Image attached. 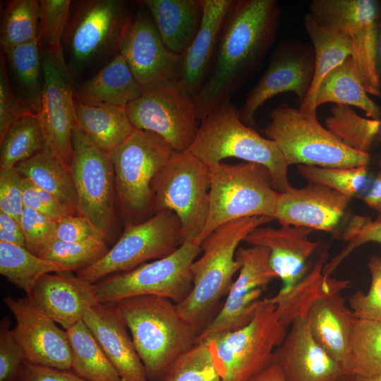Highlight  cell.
Segmentation results:
<instances>
[{
	"label": "cell",
	"mask_w": 381,
	"mask_h": 381,
	"mask_svg": "<svg viewBox=\"0 0 381 381\" xmlns=\"http://www.w3.org/2000/svg\"><path fill=\"white\" fill-rule=\"evenodd\" d=\"M281 12L275 0H234L222 29L211 72L193 98L199 121L231 102L260 68L276 40Z\"/></svg>",
	"instance_id": "cell-1"
},
{
	"label": "cell",
	"mask_w": 381,
	"mask_h": 381,
	"mask_svg": "<svg viewBox=\"0 0 381 381\" xmlns=\"http://www.w3.org/2000/svg\"><path fill=\"white\" fill-rule=\"evenodd\" d=\"M267 217H250L219 226L200 243L202 255L191 266L193 286L187 297L176 304L181 315L200 333L214 318L222 297L226 296L239 272L236 258L239 243L258 226L272 221Z\"/></svg>",
	"instance_id": "cell-2"
},
{
	"label": "cell",
	"mask_w": 381,
	"mask_h": 381,
	"mask_svg": "<svg viewBox=\"0 0 381 381\" xmlns=\"http://www.w3.org/2000/svg\"><path fill=\"white\" fill-rule=\"evenodd\" d=\"M127 325L149 381H159L172 363L193 344L198 331L179 313L176 303L157 296L114 302Z\"/></svg>",
	"instance_id": "cell-3"
},
{
	"label": "cell",
	"mask_w": 381,
	"mask_h": 381,
	"mask_svg": "<svg viewBox=\"0 0 381 381\" xmlns=\"http://www.w3.org/2000/svg\"><path fill=\"white\" fill-rule=\"evenodd\" d=\"M200 121L188 150L208 167L226 158H237L267 167L276 191L284 193L292 188L288 179L289 165L277 145L244 123L233 103L215 107Z\"/></svg>",
	"instance_id": "cell-4"
},
{
	"label": "cell",
	"mask_w": 381,
	"mask_h": 381,
	"mask_svg": "<svg viewBox=\"0 0 381 381\" xmlns=\"http://www.w3.org/2000/svg\"><path fill=\"white\" fill-rule=\"evenodd\" d=\"M210 203L205 228L196 243L222 224L250 217L274 219L278 192L269 169L253 162L209 167Z\"/></svg>",
	"instance_id": "cell-5"
},
{
	"label": "cell",
	"mask_w": 381,
	"mask_h": 381,
	"mask_svg": "<svg viewBox=\"0 0 381 381\" xmlns=\"http://www.w3.org/2000/svg\"><path fill=\"white\" fill-rule=\"evenodd\" d=\"M286 333L275 304L263 298L246 326L205 341L222 381H248L274 362V350Z\"/></svg>",
	"instance_id": "cell-6"
},
{
	"label": "cell",
	"mask_w": 381,
	"mask_h": 381,
	"mask_svg": "<svg viewBox=\"0 0 381 381\" xmlns=\"http://www.w3.org/2000/svg\"><path fill=\"white\" fill-rule=\"evenodd\" d=\"M174 150L155 133L136 129L109 155L116 193L126 223H140L153 212L152 183Z\"/></svg>",
	"instance_id": "cell-7"
},
{
	"label": "cell",
	"mask_w": 381,
	"mask_h": 381,
	"mask_svg": "<svg viewBox=\"0 0 381 381\" xmlns=\"http://www.w3.org/2000/svg\"><path fill=\"white\" fill-rule=\"evenodd\" d=\"M264 133L275 142L289 166L351 168L368 166L370 162L369 153L346 146L318 119L305 116L298 109H273Z\"/></svg>",
	"instance_id": "cell-8"
},
{
	"label": "cell",
	"mask_w": 381,
	"mask_h": 381,
	"mask_svg": "<svg viewBox=\"0 0 381 381\" xmlns=\"http://www.w3.org/2000/svg\"><path fill=\"white\" fill-rule=\"evenodd\" d=\"M121 0L75 1L63 37L75 78L83 67L103 56L119 54L133 19Z\"/></svg>",
	"instance_id": "cell-9"
},
{
	"label": "cell",
	"mask_w": 381,
	"mask_h": 381,
	"mask_svg": "<svg viewBox=\"0 0 381 381\" xmlns=\"http://www.w3.org/2000/svg\"><path fill=\"white\" fill-rule=\"evenodd\" d=\"M152 190L153 213H175L183 241L196 242L209 213V167L188 150L174 152L154 178Z\"/></svg>",
	"instance_id": "cell-10"
},
{
	"label": "cell",
	"mask_w": 381,
	"mask_h": 381,
	"mask_svg": "<svg viewBox=\"0 0 381 381\" xmlns=\"http://www.w3.org/2000/svg\"><path fill=\"white\" fill-rule=\"evenodd\" d=\"M201 252L194 241H185L171 255L136 268L107 276L94 284L99 303H114L138 296H157L179 303L193 286L191 266Z\"/></svg>",
	"instance_id": "cell-11"
},
{
	"label": "cell",
	"mask_w": 381,
	"mask_h": 381,
	"mask_svg": "<svg viewBox=\"0 0 381 381\" xmlns=\"http://www.w3.org/2000/svg\"><path fill=\"white\" fill-rule=\"evenodd\" d=\"M184 243L181 222L169 210L153 214L140 223H126L123 234L107 253L77 275L92 284L127 272L150 260L165 258Z\"/></svg>",
	"instance_id": "cell-12"
},
{
	"label": "cell",
	"mask_w": 381,
	"mask_h": 381,
	"mask_svg": "<svg viewBox=\"0 0 381 381\" xmlns=\"http://www.w3.org/2000/svg\"><path fill=\"white\" fill-rule=\"evenodd\" d=\"M126 111L135 128L156 134L175 152L187 151L197 134L193 98L175 79L143 89Z\"/></svg>",
	"instance_id": "cell-13"
},
{
	"label": "cell",
	"mask_w": 381,
	"mask_h": 381,
	"mask_svg": "<svg viewBox=\"0 0 381 381\" xmlns=\"http://www.w3.org/2000/svg\"><path fill=\"white\" fill-rule=\"evenodd\" d=\"M310 15L319 24L345 35L367 92L380 96L377 69L378 7L373 0H314Z\"/></svg>",
	"instance_id": "cell-14"
},
{
	"label": "cell",
	"mask_w": 381,
	"mask_h": 381,
	"mask_svg": "<svg viewBox=\"0 0 381 381\" xmlns=\"http://www.w3.org/2000/svg\"><path fill=\"white\" fill-rule=\"evenodd\" d=\"M71 169L78 213L108 234L115 222L114 171L109 155L99 149L75 125Z\"/></svg>",
	"instance_id": "cell-15"
},
{
	"label": "cell",
	"mask_w": 381,
	"mask_h": 381,
	"mask_svg": "<svg viewBox=\"0 0 381 381\" xmlns=\"http://www.w3.org/2000/svg\"><path fill=\"white\" fill-rule=\"evenodd\" d=\"M40 51L43 87L37 116L43 134L44 149L71 166L72 135L76 125L74 78L64 52L43 49Z\"/></svg>",
	"instance_id": "cell-16"
},
{
	"label": "cell",
	"mask_w": 381,
	"mask_h": 381,
	"mask_svg": "<svg viewBox=\"0 0 381 381\" xmlns=\"http://www.w3.org/2000/svg\"><path fill=\"white\" fill-rule=\"evenodd\" d=\"M4 303L16 318L12 332L28 362L71 370L72 352L66 330L57 327L27 296H6Z\"/></svg>",
	"instance_id": "cell-17"
},
{
	"label": "cell",
	"mask_w": 381,
	"mask_h": 381,
	"mask_svg": "<svg viewBox=\"0 0 381 381\" xmlns=\"http://www.w3.org/2000/svg\"><path fill=\"white\" fill-rule=\"evenodd\" d=\"M349 287L350 281L329 277L306 314L312 335L339 364L345 375L351 372V338L358 319L341 296V291Z\"/></svg>",
	"instance_id": "cell-18"
},
{
	"label": "cell",
	"mask_w": 381,
	"mask_h": 381,
	"mask_svg": "<svg viewBox=\"0 0 381 381\" xmlns=\"http://www.w3.org/2000/svg\"><path fill=\"white\" fill-rule=\"evenodd\" d=\"M314 61V52L293 50L287 45L277 47L265 72L248 92L239 110L242 121L254 127L257 111L279 94L291 92L301 102L311 85Z\"/></svg>",
	"instance_id": "cell-19"
},
{
	"label": "cell",
	"mask_w": 381,
	"mask_h": 381,
	"mask_svg": "<svg viewBox=\"0 0 381 381\" xmlns=\"http://www.w3.org/2000/svg\"><path fill=\"white\" fill-rule=\"evenodd\" d=\"M134 16L120 53L143 89L175 79L181 57L167 49L143 4Z\"/></svg>",
	"instance_id": "cell-20"
},
{
	"label": "cell",
	"mask_w": 381,
	"mask_h": 381,
	"mask_svg": "<svg viewBox=\"0 0 381 381\" xmlns=\"http://www.w3.org/2000/svg\"><path fill=\"white\" fill-rule=\"evenodd\" d=\"M352 198L308 182L303 188L278 192L274 219L280 225L333 233Z\"/></svg>",
	"instance_id": "cell-21"
},
{
	"label": "cell",
	"mask_w": 381,
	"mask_h": 381,
	"mask_svg": "<svg viewBox=\"0 0 381 381\" xmlns=\"http://www.w3.org/2000/svg\"><path fill=\"white\" fill-rule=\"evenodd\" d=\"M289 327L274 352L286 381H342V368L315 339L306 317L296 318Z\"/></svg>",
	"instance_id": "cell-22"
},
{
	"label": "cell",
	"mask_w": 381,
	"mask_h": 381,
	"mask_svg": "<svg viewBox=\"0 0 381 381\" xmlns=\"http://www.w3.org/2000/svg\"><path fill=\"white\" fill-rule=\"evenodd\" d=\"M313 230L301 226L281 225L279 228L258 226L243 241L250 246L267 248L270 265L282 282L279 294L289 292L306 274V261L320 246L312 241Z\"/></svg>",
	"instance_id": "cell-23"
},
{
	"label": "cell",
	"mask_w": 381,
	"mask_h": 381,
	"mask_svg": "<svg viewBox=\"0 0 381 381\" xmlns=\"http://www.w3.org/2000/svg\"><path fill=\"white\" fill-rule=\"evenodd\" d=\"M28 297L65 330L83 321L87 312L99 303L94 284L71 272L44 274Z\"/></svg>",
	"instance_id": "cell-24"
},
{
	"label": "cell",
	"mask_w": 381,
	"mask_h": 381,
	"mask_svg": "<svg viewBox=\"0 0 381 381\" xmlns=\"http://www.w3.org/2000/svg\"><path fill=\"white\" fill-rule=\"evenodd\" d=\"M122 381H149L116 303H99L83 320Z\"/></svg>",
	"instance_id": "cell-25"
},
{
	"label": "cell",
	"mask_w": 381,
	"mask_h": 381,
	"mask_svg": "<svg viewBox=\"0 0 381 381\" xmlns=\"http://www.w3.org/2000/svg\"><path fill=\"white\" fill-rule=\"evenodd\" d=\"M234 0H203L200 28L181 57L176 80L193 98L207 80L215 58L222 29Z\"/></svg>",
	"instance_id": "cell-26"
},
{
	"label": "cell",
	"mask_w": 381,
	"mask_h": 381,
	"mask_svg": "<svg viewBox=\"0 0 381 381\" xmlns=\"http://www.w3.org/2000/svg\"><path fill=\"white\" fill-rule=\"evenodd\" d=\"M143 90L119 53L95 75L77 85L74 97L85 104L126 107L138 99Z\"/></svg>",
	"instance_id": "cell-27"
},
{
	"label": "cell",
	"mask_w": 381,
	"mask_h": 381,
	"mask_svg": "<svg viewBox=\"0 0 381 381\" xmlns=\"http://www.w3.org/2000/svg\"><path fill=\"white\" fill-rule=\"evenodd\" d=\"M165 46L182 56L195 37L203 15V0H144Z\"/></svg>",
	"instance_id": "cell-28"
},
{
	"label": "cell",
	"mask_w": 381,
	"mask_h": 381,
	"mask_svg": "<svg viewBox=\"0 0 381 381\" xmlns=\"http://www.w3.org/2000/svg\"><path fill=\"white\" fill-rule=\"evenodd\" d=\"M304 26L311 40L315 56L314 73L311 85L299 111L306 117L317 118L316 97L324 78L351 55L349 39L334 28L322 25L307 13Z\"/></svg>",
	"instance_id": "cell-29"
},
{
	"label": "cell",
	"mask_w": 381,
	"mask_h": 381,
	"mask_svg": "<svg viewBox=\"0 0 381 381\" xmlns=\"http://www.w3.org/2000/svg\"><path fill=\"white\" fill-rule=\"evenodd\" d=\"M75 110L77 126L109 155L135 130L126 107L90 105L75 99Z\"/></svg>",
	"instance_id": "cell-30"
},
{
	"label": "cell",
	"mask_w": 381,
	"mask_h": 381,
	"mask_svg": "<svg viewBox=\"0 0 381 381\" xmlns=\"http://www.w3.org/2000/svg\"><path fill=\"white\" fill-rule=\"evenodd\" d=\"M353 59L349 56L321 83L316 97L317 108L325 103L353 106L367 117L378 119L379 106L369 97Z\"/></svg>",
	"instance_id": "cell-31"
},
{
	"label": "cell",
	"mask_w": 381,
	"mask_h": 381,
	"mask_svg": "<svg viewBox=\"0 0 381 381\" xmlns=\"http://www.w3.org/2000/svg\"><path fill=\"white\" fill-rule=\"evenodd\" d=\"M15 167L22 176L36 186L54 194L78 212V196L70 165L44 148Z\"/></svg>",
	"instance_id": "cell-32"
},
{
	"label": "cell",
	"mask_w": 381,
	"mask_h": 381,
	"mask_svg": "<svg viewBox=\"0 0 381 381\" xmlns=\"http://www.w3.org/2000/svg\"><path fill=\"white\" fill-rule=\"evenodd\" d=\"M66 332L72 352L71 370L87 381H122L83 321Z\"/></svg>",
	"instance_id": "cell-33"
},
{
	"label": "cell",
	"mask_w": 381,
	"mask_h": 381,
	"mask_svg": "<svg viewBox=\"0 0 381 381\" xmlns=\"http://www.w3.org/2000/svg\"><path fill=\"white\" fill-rule=\"evenodd\" d=\"M64 272L63 268L28 250L25 247L0 242V273L30 296L44 274Z\"/></svg>",
	"instance_id": "cell-34"
},
{
	"label": "cell",
	"mask_w": 381,
	"mask_h": 381,
	"mask_svg": "<svg viewBox=\"0 0 381 381\" xmlns=\"http://www.w3.org/2000/svg\"><path fill=\"white\" fill-rule=\"evenodd\" d=\"M23 92V100L37 114L43 87V69L38 37L2 49Z\"/></svg>",
	"instance_id": "cell-35"
},
{
	"label": "cell",
	"mask_w": 381,
	"mask_h": 381,
	"mask_svg": "<svg viewBox=\"0 0 381 381\" xmlns=\"http://www.w3.org/2000/svg\"><path fill=\"white\" fill-rule=\"evenodd\" d=\"M328 256V252L324 251L313 268L289 292L277 293L269 298L275 304L276 311L287 328L296 318L306 317L310 303L325 286L330 277L323 274Z\"/></svg>",
	"instance_id": "cell-36"
},
{
	"label": "cell",
	"mask_w": 381,
	"mask_h": 381,
	"mask_svg": "<svg viewBox=\"0 0 381 381\" xmlns=\"http://www.w3.org/2000/svg\"><path fill=\"white\" fill-rule=\"evenodd\" d=\"M270 250L264 246H250L237 249L236 258L240 262L241 268L224 303L230 304L240 300L253 289H262L277 278L270 265Z\"/></svg>",
	"instance_id": "cell-37"
},
{
	"label": "cell",
	"mask_w": 381,
	"mask_h": 381,
	"mask_svg": "<svg viewBox=\"0 0 381 381\" xmlns=\"http://www.w3.org/2000/svg\"><path fill=\"white\" fill-rule=\"evenodd\" d=\"M0 169L15 167L42 150L44 142L37 116L18 120L0 139Z\"/></svg>",
	"instance_id": "cell-38"
},
{
	"label": "cell",
	"mask_w": 381,
	"mask_h": 381,
	"mask_svg": "<svg viewBox=\"0 0 381 381\" xmlns=\"http://www.w3.org/2000/svg\"><path fill=\"white\" fill-rule=\"evenodd\" d=\"M380 124L379 119L362 117L351 107L337 104L325 120L326 128L341 143L365 153H369Z\"/></svg>",
	"instance_id": "cell-39"
},
{
	"label": "cell",
	"mask_w": 381,
	"mask_h": 381,
	"mask_svg": "<svg viewBox=\"0 0 381 381\" xmlns=\"http://www.w3.org/2000/svg\"><path fill=\"white\" fill-rule=\"evenodd\" d=\"M40 18V1H9L4 10L1 20V49L25 44L37 38Z\"/></svg>",
	"instance_id": "cell-40"
},
{
	"label": "cell",
	"mask_w": 381,
	"mask_h": 381,
	"mask_svg": "<svg viewBox=\"0 0 381 381\" xmlns=\"http://www.w3.org/2000/svg\"><path fill=\"white\" fill-rule=\"evenodd\" d=\"M351 372L358 375L381 374V322L357 319L351 338Z\"/></svg>",
	"instance_id": "cell-41"
},
{
	"label": "cell",
	"mask_w": 381,
	"mask_h": 381,
	"mask_svg": "<svg viewBox=\"0 0 381 381\" xmlns=\"http://www.w3.org/2000/svg\"><path fill=\"white\" fill-rule=\"evenodd\" d=\"M104 241L69 242L53 241L40 257L55 262L64 272H80L103 258L109 251Z\"/></svg>",
	"instance_id": "cell-42"
},
{
	"label": "cell",
	"mask_w": 381,
	"mask_h": 381,
	"mask_svg": "<svg viewBox=\"0 0 381 381\" xmlns=\"http://www.w3.org/2000/svg\"><path fill=\"white\" fill-rule=\"evenodd\" d=\"M159 381H222L207 341L195 342L179 356Z\"/></svg>",
	"instance_id": "cell-43"
},
{
	"label": "cell",
	"mask_w": 381,
	"mask_h": 381,
	"mask_svg": "<svg viewBox=\"0 0 381 381\" xmlns=\"http://www.w3.org/2000/svg\"><path fill=\"white\" fill-rule=\"evenodd\" d=\"M297 169L308 182L327 186L351 198L361 193L368 179V166L341 168L298 165Z\"/></svg>",
	"instance_id": "cell-44"
},
{
	"label": "cell",
	"mask_w": 381,
	"mask_h": 381,
	"mask_svg": "<svg viewBox=\"0 0 381 381\" xmlns=\"http://www.w3.org/2000/svg\"><path fill=\"white\" fill-rule=\"evenodd\" d=\"M38 40L40 49L64 52L63 37L71 13L70 0H41Z\"/></svg>",
	"instance_id": "cell-45"
},
{
	"label": "cell",
	"mask_w": 381,
	"mask_h": 381,
	"mask_svg": "<svg viewBox=\"0 0 381 381\" xmlns=\"http://www.w3.org/2000/svg\"><path fill=\"white\" fill-rule=\"evenodd\" d=\"M343 239L348 243L347 246L325 264L323 268L325 275L330 276L341 262L359 246L369 242L381 244V212L377 213L375 219L367 216H353L344 231Z\"/></svg>",
	"instance_id": "cell-46"
},
{
	"label": "cell",
	"mask_w": 381,
	"mask_h": 381,
	"mask_svg": "<svg viewBox=\"0 0 381 381\" xmlns=\"http://www.w3.org/2000/svg\"><path fill=\"white\" fill-rule=\"evenodd\" d=\"M367 266L371 277L369 290L354 292L349 299V308L358 319L381 322V258L372 256Z\"/></svg>",
	"instance_id": "cell-47"
},
{
	"label": "cell",
	"mask_w": 381,
	"mask_h": 381,
	"mask_svg": "<svg viewBox=\"0 0 381 381\" xmlns=\"http://www.w3.org/2000/svg\"><path fill=\"white\" fill-rule=\"evenodd\" d=\"M20 223L26 248L38 256L56 238L57 222L35 210L24 207Z\"/></svg>",
	"instance_id": "cell-48"
},
{
	"label": "cell",
	"mask_w": 381,
	"mask_h": 381,
	"mask_svg": "<svg viewBox=\"0 0 381 381\" xmlns=\"http://www.w3.org/2000/svg\"><path fill=\"white\" fill-rule=\"evenodd\" d=\"M23 190L24 207L35 210L53 220L57 222L69 215L79 214L76 209L66 204L54 194L36 186L25 177L23 179Z\"/></svg>",
	"instance_id": "cell-49"
},
{
	"label": "cell",
	"mask_w": 381,
	"mask_h": 381,
	"mask_svg": "<svg viewBox=\"0 0 381 381\" xmlns=\"http://www.w3.org/2000/svg\"><path fill=\"white\" fill-rule=\"evenodd\" d=\"M32 114L34 113L25 101L13 92L8 76L5 56L1 53L0 62V139L18 120Z\"/></svg>",
	"instance_id": "cell-50"
},
{
	"label": "cell",
	"mask_w": 381,
	"mask_h": 381,
	"mask_svg": "<svg viewBox=\"0 0 381 381\" xmlns=\"http://www.w3.org/2000/svg\"><path fill=\"white\" fill-rule=\"evenodd\" d=\"M25 361L10 327V320L4 317L0 322V381H15Z\"/></svg>",
	"instance_id": "cell-51"
},
{
	"label": "cell",
	"mask_w": 381,
	"mask_h": 381,
	"mask_svg": "<svg viewBox=\"0 0 381 381\" xmlns=\"http://www.w3.org/2000/svg\"><path fill=\"white\" fill-rule=\"evenodd\" d=\"M23 179L16 167L0 169V211L18 222L24 209Z\"/></svg>",
	"instance_id": "cell-52"
},
{
	"label": "cell",
	"mask_w": 381,
	"mask_h": 381,
	"mask_svg": "<svg viewBox=\"0 0 381 381\" xmlns=\"http://www.w3.org/2000/svg\"><path fill=\"white\" fill-rule=\"evenodd\" d=\"M107 234L97 227L88 218L81 214H72L57 221L56 238L69 242L88 240L104 241Z\"/></svg>",
	"instance_id": "cell-53"
},
{
	"label": "cell",
	"mask_w": 381,
	"mask_h": 381,
	"mask_svg": "<svg viewBox=\"0 0 381 381\" xmlns=\"http://www.w3.org/2000/svg\"><path fill=\"white\" fill-rule=\"evenodd\" d=\"M15 381H87L71 370L35 365L25 361Z\"/></svg>",
	"instance_id": "cell-54"
},
{
	"label": "cell",
	"mask_w": 381,
	"mask_h": 381,
	"mask_svg": "<svg viewBox=\"0 0 381 381\" xmlns=\"http://www.w3.org/2000/svg\"><path fill=\"white\" fill-rule=\"evenodd\" d=\"M0 242L26 248L20 223L2 211H0Z\"/></svg>",
	"instance_id": "cell-55"
},
{
	"label": "cell",
	"mask_w": 381,
	"mask_h": 381,
	"mask_svg": "<svg viewBox=\"0 0 381 381\" xmlns=\"http://www.w3.org/2000/svg\"><path fill=\"white\" fill-rule=\"evenodd\" d=\"M362 199L367 205L375 209L377 212H381V161L377 175L370 188L362 197Z\"/></svg>",
	"instance_id": "cell-56"
},
{
	"label": "cell",
	"mask_w": 381,
	"mask_h": 381,
	"mask_svg": "<svg viewBox=\"0 0 381 381\" xmlns=\"http://www.w3.org/2000/svg\"><path fill=\"white\" fill-rule=\"evenodd\" d=\"M248 381H286V380L279 365L273 362Z\"/></svg>",
	"instance_id": "cell-57"
},
{
	"label": "cell",
	"mask_w": 381,
	"mask_h": 381,
	"mask_svg": "<svg viewBox=\"0 0 381 381\" xmlns=\"http://www.w3.org/2000/svg\"><path fill=\"white\" fill-rule=\"evenodd\" d=\"M342 381H381V374L368 376L349 374L344 377Z\"/></svg>",
	"instance_id": "cell-58"
}]
</instances>
